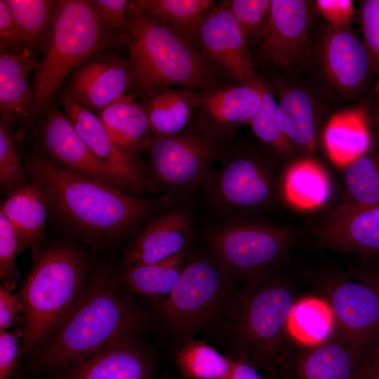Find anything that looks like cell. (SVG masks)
Returning <instances> with one entry per match:
<instances>
[{"instance_id":"cell-1","label":"cell","mask_w":379,"mask_h":379,"mask_svg":"<svg viewBox=\"0 0 379 379\" xmlns=\"http://www.w3.org/2000/svg\"><path fill=\"white\" fill-rule=\"evenodd\" d=\"M27 173L45 192L49 211L74 237L100 246L133 236L175 204L166 194L140 197L65 169L39 151L25 159Z\"/></svg>"},{"instance_id":"cell-2","label":"cell","mask_w":379,"mask_h":379,"mask_svg":"<svg viewBox=\"0 0 379 379\" xmlns=\"http://www.w3.org/2000/svg\"><path fill=\"white\" fill-rule=\"evenodd\" d=\"M122 286L109 267L91 272L75 305L36 350L33 370L67 369L143 331L147 316Z\"/></svg>"},{"instance_id":"cell-3","label":"cell","mask_w":379,"mask_h":379,"mask_svg":"<svg viewBox=\"0 0 379 379\" xmlns=\"http://www.w3.org/2000/svg\"><path fill=\"white\" fill-rule=\"evenodd\" d=\"M282 267L246 281L237 291L220 330L232 359L248 360L267 379L278 371L293 350L289 320L298 301V278Z\"/></svg>"},{"instance_id":"cell-4","label":"cell","mask_w":379,"mask_h":379,"mask_svg":"<svg viewBox=\"0 0 379 379\" xmlns=\"http://www.w3.org/2000/svg\"><path fill=\"white\" fill-rule=\"evenodd\" d=\"M277 157L262 149L239 143L234 135L222 142L216 162L198 192L208 225L261 219L279 198ZM205 211V212H206Z\"/></svg>"},{"instance_id":"cell-5","label":"cell","mask_w":379,"mask_h":379,"mask_svg":"<svg viewBox=\"0 0 379 379\" xmlns=\"http://www.w3.org/2000/svg\"><path fill=\"white\" fill-rule=\"evenodd\" d=\"M119 37L128 46V94L142 97L167 88L194 91L220 81L201 53L129 1Z\"/></svg>"},{"instance_id":"cell-6","label":"cell","mask_w":379,"mask_h":379,"mask_svg":"<svg viewBox=\"0 0 379 379\" xmlns=\"http://www.w3.org/2000/svg\"><path fill=\"white\" fill-rule=\"evenodd\" d=\"M88 277L86 257L72 244L57 241L35 254L20 294L24 351L39 347L75 305Z\"/></svg>"},{"instance_id":"cell-7","label":"cell","mask_w":379,"mask_h":379,"mask_svg":"<svg viewBox=\"0 0 379 379\" xmlns=\"http://www.w3.org/2000/svg\"><path fill=\"white\" fill-rule=\"evenodd\" d=\"M124 43L96 20L88 0H59L34 73L29 124L53 103L65 79L94 54Z\"/></svg>"},{"instance_id":"cell-8","label":"cell","mask_w":379,"mask_h":379,"mask_svg":"<svg viewBox=\"0 0 379 379\" xmlns=\"http://www.w3.org/2000/svg\"><path fill=\"white\" fill-rule=\"evenodd\" d=\"M234 281L208 250L190 251L174 288L155 305L171 338L182 345L198 333L220 329L237 292Z\"/></svg>"},{"instance_id":"cell-9","label":"cell","mask_w":379,"mask_h":379,"mask_svg":"<svg viewBox=\"0 0 379 379\" xmlns=\"http://www.w3.org/2000/svg\"><path fill=\"white\" fill-rule=\"evenodd\" d=\"M203 238L233 279L246 281L288 262L306 241L296 230L262 219L207 225Z\"/></svg>"},{"instance_id":"cell-10","label":"cell","mask_w":379,"mask_h":379,"mask_svg":"<svg viewBox=\"0 0 379 379\" xmlns=\"http://www.w3.org/2000/svg\"><path fill=\"white\" fill-rule=\"evenodd\" d=\"M222 142L197 114L179 133L153 135L144 152L156 190L175 204L194 198L216 162Z\"/></svg>"},{"instance_id":"cell-11","label":"cell","mask_w":379,"mask_h":379,"mask_svg":"<svg viewBox=\"0 0 379 379\" xmlns=\"http://www.w3.org/2000/svg\"><path fill=\"white\" fill-rule=\"evenodd\" d=\"M319 299L328 307L334 330L349 342L370 349L379 340V293L336 270L316 275Z\"/></svg>"},{"instance_id":"cell-12","label":"cell","mask_w":379,"mask_h":379,"mask_svg":"<svg viewBox=\"0 0 379 379\" xmlns=\"http://www.w3.org/2000/svg\"><path fill=\"white\" fill-rule=\"evenodd\" d=\"M199 52L222 81L243 84L258 77L248 43L221 1L215 3L202 21Z\"/></svg>"},{"instance_id":"cell-13","label":"cell","mask_w":379,"mask_h":379,"mask_svg":"<svg viewBox=\"0 0 379 379\" xmlns=\"http://www.w3.org/2000/svg\"><path fill=\"white\" fill-rule=\"evenodd\" d=\"M36 133L39 152L55 164L131 194L121 175L90 150L58 105L39 118Z\"/></svg>"},{"instance_id":"cell-14","label":"cell","mask_w":379,"mask_h":379,"mask_svg":"<svg viewBox=\"0 0 379 379\" xmlns=\"http://www.w3.org/2000/svg\"><path fill=\"white\" fill-rule=\"evenodd\" d=\"M370 349L349 342L333 329L317 344L294 348L276 379H364Z\"/></svg>"},{"instance_id":"cell-15","label":"cell","mask_w":379,"mask_h":379,"mask_svg":"<svg viewBox=\"0 0 379 379\" xmlns=\"http://www.w3.org/2000/svg\"><path fill=\"white\" fill-rule=\"evenodd\" d=\"M309 8L303 0H270L267 20L250 41L266 65L288 68L302 58L307 45Z\"/></svg>"},{"instance_id":"cell-16","label":"cell","mask_w":379,"mask_h":379,"mask_svg":"<svg viewBox=\"0 0 379 379\" xmlns=\"http://www.w3.org/2000/svg\"><path fill=\"white\" fill-rule=\"evenodd\" d=\"M197 195L175 204L145 222L133 236L124 267L157 262L190 250L196 235Z\"/></svg>"},{"instance_id":"cell-17","label":"cell","mask_w":379,"mask_h":379,"mask_svg":"<svg viewBox=\"0 0 379 379\" xmlns=\"http://www.w3.org/2000/svg\"><path fill=\"white\" fill-rule=\"evenodd\" d=\"M303 247L379 256V204L362 208L342 204L334 208Z\"/></svg>"},{"instance_id":"cell-18","label":"cell","mask_w":379,"mask_h":379,"mask_svg":"<svg viewBox=\"0 0 379 379\" xmlns=\"http://www.w3.org/2000/svg\"><path fill=\"white\" fill-rule=\"evenodd\" d=\"M59 103L81 140L97 157L121 175L131 194L145 197L147 193H157L136 159L118 147L97 114L65 92L61 93Z\"/></svg>"},{"instance_id":"cell-19","label":"cell","mask_w":379,"mask_h":379,"mask_svg":"<svg viewBox=\"0 0 379 379\" xmlns=\"http://www.w3.org/2000/svg\"><path fill=\"white\" fill-rule=\"evenodd\" d=\"M131 86L128 58L114 51L104 50L90 57L73 72L65 92L98 114L129 93Z\"/></svg>"},{"instance_id":"cell-20","label":"cell","mask_w":379,"mask_h":379,"mask_svg":"<svg viewBox=\"0 0 379 379\" xmlns=\"http://www.w3.org/2000/svg\"><path fill=\"white\" fill-rule=\"evenodd\" d=\"M197 115L222 141L248 124L261 104V78L243 84L218 81L197 90Z\"/></svg>"},{"instance_id":"cell-21","label":"cell","mask_w":379,"mask_h":379,"mask_svg":"<svg viewBox=\"0 0 379 379\" xmlns=\"http://www.w3.org/2000/svg\"><path fill=\"white\" fill-rule=\"evenodd\" d=\"M138 336L125 338L69 367L59 379H151L153 359Z\"/></svg>"},{"instance_id":"cell-22","label":"cell","mask_w":379,"mask_h":379,"mask_svg":"<svg viewBox=\"0 0 379 379\" xmlns=\"http://www.w3.org/2000/svg\"><path fill=\"white\" fill-rule=\"evenodd\" d=\"M321 58L328 81L347 92L362 86L373 67L364 41L347 27H331L327 30L322 41Z\"/></svg>"},{"instance_id":"cell-23","label":"cell","mask_w":379,"mask_h":379,"mask_svg":"<svg viewBox=\"0 0 379 379\" xmlns=\"http://www.w3.org/2000/svg\"><path fill=\"white\" fill-rule=\"evenodd\" d=\"M39 62L29 48L18 53L0 51V122L11 129L22 124L21 133L29 124L33 95L29 77Z\"/></svg>"},{"instance_id":"cell-24","label":"cell","mask_w":379,"mask_h":379,"mask_svg":"<svg viewBox=\"0 0 379 379\" xmlns=\"http://www.w3.org/2000/svg\"><path fill=\"white\" fill-rule=\"evenodd\" d=\"M49 211L44 191L33 180L8 193L1 201L0 212L15 230L20 250L32 248L34 254L44 239Z\"/></svg>"},{"instance_id":"cell-25","label":"cell","mask_w":379,"mask_h":379,"mask_svg":"<svg viewBox=\"0 0 379 379\" xmlns=\"http://www.w3.org/2000/svg\"><path fill=\"white\" fill-rule=\"evenodd\" d=\"M323 143L331 161L343 168L368 152L371 137L366 111L353 107L333 114L326 124Z\"/></svg>"},{"instance_id":"cell-26","label":"cell","mask_w":379,"mask_h":379,"mask_svg":"<svg viewBox=\"0 0 379 379\" xmlns=\"http://www.w3.org/2000/svg\"><path fill=\"white\" fill-rule=\"evenodd\" d=\"M331 190L324 168L310 157L289 164L279 176V197L298 211L309 212L325 206Z\"/></svg>"},{"instance_id":"cell-27","label":"cell","mask_w":379,"mask_h":379,"mask_svg":"<svg viewBox=\"0 0 379 379\" xmlns=\"http://www.w3.org/2000/svg\"><path fill=\"white\" fill-rule=\"evenodd\" d=\"M153 135H171L186 129L198 109L197 91L167 88L140 98Z\"/></svg>"},{"instance_id":"cell-28","label":"cell","mask_w":379,"mask_h":379,"mask_svg":"<svg viewBox=\"0 0 379 379\" xmlns=\"http://www.w3.org/2000/svg\"><path fill=\"white\" fill-rule=\"evenodd\" d=\"M114 142L136 159L153 136L147 116L135 98L126 94L98 114Z\"/></svg>"},{"instance_id":"cell-29","label":"cell","mask_w":379,"mask_h":379,"mask_svg":"<svg viewBox=\"0 0 379 379\" xmlns=\"http://www.w3.org/2000/svg\"><path fill=\"white\" fill-rule=\"evenodd\" d=\"M133 4L199 51V32L214 0H134Z\"/></svg>"},{"instance_id":"cell-30","label":"cell","mask_w":379,"mask_h":379,"mask_svg":"<svg viewBox=\"0 0 379 379\" xmlns=\"http://www.w3.org/2000/svg\"><path fill=\"white\" fill-rule=\"evenodd\" d=\"M190 251L157 262L124 267L120 280L131 293L156 305L174 288Z\"/></svg>"},{"instance_id":"cell-31","label":"cell","mask_w":379,"mask_h":379,"mask_svg":"<svg viewBox=\"0 0 379 379\" xmlns=\"http://www.w3.org/2000/svg\"><path fill=\"white\" fill-rule=\"evenodd\" d=\"M278 110L284 131L292 145L312 153L317 145V126L312 100L298 88L279 89Z\"/></svg>"},{"instance_id":"cell-32","label":"cell","mask_w":379,"mask_h":379,"mask_svg":"<svg viewBox=\"0 0 379 379\" xmlns=\"http://www.w3.org/2000/svg\"><path fill=\"white\" fill-rule=\"evenodd\" d=\"M176 365L187 379H230L234 361L205 341L186 340L175 354Z\"/></svg>"},{"instance_id":"cell-33","label":"cell","mask_w":379,"mask_h":379,"mask_svg":"<svg viewBox=\"0 0 379 379\" xmlns=\"http://www.w3.org/2000/svg\"><path fill=\"white\" fill-rule=\"evenodd\" d=\"M28 48H43L58 4L57 0H4Z\"/></svg>"},{"instance_id":"cell-34","label":"cell","mask_w":379,"mask_h":379,"mask_svg":"<svg viewBox=\"0 0 379 379\" xmlns=\"http://www.w3.org/2000/svg\"><path fill=\"white\" fill-rule=\"evenodd\" d=\"M260 143L277 158H285L292 151V144L282 128L271 86L261 78V104L248 124Z\"/></svg>"},{"instance_id":"cell-35","label":"cell","mask_w":379,"mask_h":379,"mask_svg":"<svg viewBox=\"0 0 379 379\" xmlns=\"http://www.w3.org/2000/svg\"><path fill=\"white\" fill-rule=\"evenodd\" d=\"M333 328L331 314L321 300L317 297L298 300L289 320L288 330L303 345L325 340Z\"/></svg>"},{"instance_id":"cell-36","label":"cell","mask_w":379,"mask_h":379,"mask_svg":"<svg viewBox=\"0 0 379 379\" xmlns=\"http://www.w3.org/2000/svg\"><path fill=\"white\" fill-rule=\"evenodd\" d=\"M347 200L343 204L368 207L379 204V157L368 152L344 168Z\"/></svg>"},{"instance_id":"cell-37","label":"cell","mask_w":379,"mask_h":379,"mask_svg":"<svg viewBox=\"0 0 379 379\" xmlns=\"http://www.w3.org/2000/svg\"><path fill=\"white\" fill-rule=\"evenodd\" d=\"M13 129L0 122V187L7 193L25 183L26 169L15 147Z\"/></svg>"},{"instance_id":"cell-38","label":"cell","mask_w":379,"mask_h":379,"mask_svg":"<svg viewBox=\"0 0 379 379\" xmlns=\"http://www.w3.org/2000/svg\"><path fill=\"white\" fill-rule=\"evenodd\" d=\"M221 2L237 22L248 43L262 27L270 8V0H222Z\"/></svg>"},{"instance_id":"cell-39","label":"cell","mask_w":379,"mask_h":379,"mask_svg":"<svg viewBox=\"0 0 379 379\" xmlns=\"http://www.w3.org/2000/svg\"><path fill=\"white\" fill-rule=\"evenodd\" d=\"M20 244L15 230L6 217L0 212V279L4 288L11 291L18 279L15 265Z\"/></svg>"},{"instance_id":"cell-40","label":"cell","mask_w":379,"mask_h":379,"mask_svg":"<svg viewBox=\"0 0 379 379\" xmlns=\"http://www.w3.org/2000/svg\"><path fill=\"white\" fill-rule=\"evenodd\" d=\"M360 19L363 41L379 77V0L363 1Z\"/></svg>"},{"instance_id":"cell-41","label":"cell","mask_w":379,"mask_h":379,"mask_svg":"<svg viewBox=\"0 0 379 379\" xmlns=\"http://www.w3.org/2000/svg\"><path fill=\"white\" fill-rule=\"evenodd\" d=\"M129 1L93 0L91 9L98 22L108 31L118 35L123 29Z\"/></svg>"},{"instance_id":"cell-42","label":"cell","mask_w":379,"mask_h":379,"mask_svg":"<svg viewBox=\"0 0 379 379\" xmlns=\"http://www.w3.org/2000/svg\"><path fill=\"white\" fill-rule=\"evenodd\" d=\"M28 48L4 0H0V51L18 53Z\"/></svg>"},{"instance_id":"cell-43","label":"cell","mask_w":379,"mask_h":379,"mask_svg":"<svg viewBox=\"0 0 379 379\" xmlns=\"http://www.w3.org/2000/svg\"><path fill=\"white\" fill-rule=\"evenodd\" d=\"M317 8L331 27H347L354 14V4L351 0H317Z\"/></svg>"},{"instance_id":"cell-44","label":"cell","mask_w":379,"mask_h":379,"mask_svg":"<svg viewBox=\"0 0 379 379\" xmlns=\"http://www.w3.org/2000/svg\"><path fill=\"white\" fill-rule=\"evenodd\" d=\"M19 335L22 331L0 332V379H7L16 365Z\"/></svg>"},{"instance_id":"cell-45","label":"cell","mask_w":379,"mask_h":379,"mask_svg":"<svg viewBox=\"0 0 379 379\" xmlns=\"http://www.w3.org/2000/svg\"><path fill=\"white\" fill-rule=\"evenodd\" d=\"M22 312V305L20 298L10 291L0 286V329L5 331L15 324L19 318L18 314Z\"/></svg>"},{"instance_id":"cell-46","label":"cell","mask_w":379,"mask_h":379,"mask_svg":"<svg viewBox=\"0 0 379 379\" xmlns=\"http://www.w3.org/2000/svg\"><path fill=\"white\" fill-rule=\"evenodd\" d=\"M234 361L230 379H264L261 373L246 359L239 357Z\"/></svg>"},{"instance_id":"cell-47","label":"cell","mask_w":379,"mask_h":379,"mask_svg":"<svg viewBox=\"0 0 379 379\" xmlns=\"http://www.w3.org/2000/svg\"><path fill=\"white\" fill-rule=\"evenodd\" d=\"M351 278L372 286L379 293V269L358 267L347 272Z\"/></svg>"},{"instance_id":"cell-48","label":"cell","mask_w":379,"mask_h":379,"mask_svg":"<svg viewBox=\"0 0 379 379\" xmlns=\"http://www.w3.org/2000/svg\"><path fill=\"white\" fill-rule=\"evenodd\" d=\"M364 379H379V340L369 350Z\"/></svg>"},{"instance_id":"cell-49","label":"cell","mask_w":379,"mask_h":379,"mask_svg":"<svg viewBox=\"0 0 379 379\" xmlns=\"http://www.w3.org/2000/svg\"><path fill=\"white\" fill-rule=\"evenodd\" d=\"M378 124H379V109H378Z\"/></svg>"}]
</instances>
